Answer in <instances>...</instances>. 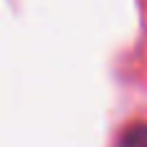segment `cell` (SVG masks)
<instances>
[{
    "mask_svg": "<svg viewBox=\"0 0 147 147\" xmlns=\"http://www.w3.org/2000/svg\"><path fill=\"white\" fill-rule=\"evenodd\" d=\"M119 147H147V124H132L121 134Z\"/></svg>",
    "mask_w": 147,
    "mask_h": 147,
    "instance_id": "cell-1",
    "label": "cell"
}]
</instances>
